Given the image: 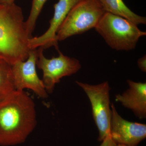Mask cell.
Returning a JSON list of instances; mask_svg holds the SVG:
<instances>
[{"label":"cell","mask_w":146,"mask_h":146,"mask_svg":"<svg viewBox=\"0 0 146 146\" xmlns=\"http://www.w3.org/2000/svg\"><path fill=\"white\" fill-rule=\"evenodd\" d=\"M38 48L36 65L43 72L42 80L48 94L52 93L55 85L60 82L62 78L75 74L81 68L78 60L64 55L59 50L58 57L48 59L44 56V49Z\"/></svg>","instance_id":"6"},{"label":"cell","mask_w":146,"mask_h":146,"mask_svg":"<svg viewBox=\"0 0 146 146\" xmlns=\"http://www.w3.org/2000/svg\"><path fill=\"white\" fill-rule=\"evenodd\" d=\"M105 11L98 0H80L68 13L56 34L58 42L95 28Z\"/></svg>","instance_id":"4"},{"label":"cell","mask_w":146,"mask_h":146,"mask_svg":"<svg viewBox=\"0 0 146 146\" xmlns=\"http://www.w3.org/2000/svg\"><path fill=\"white\" fill-rule=\"evenodd\" d=\"M110 137L117 145L137 146L146 137V125L125 119L111 104Z\"/></svg>","instance_id":"8"},{"label":"cell","mask_w":146,"mask_h":146,"mask_svg":"<svg viewBox=\"0 0 146 146\" xmlns=\"http://www.w3.org/2000/svg\"><path fill=\"white\" fill-rule=\"evenodd\" d=\"M127 146L126 145H117V146Z\"/></svg>","instance_id":"17"},{"label":"cell","mask_w":146,"mask_h":146,"mask_svg":"<svg viewBox=\"0 0 146 146\" xmlns=\"http://www.w3.org/2000/svg\"><path fill=\"white\" fill-rule=\"evenodd\" d=\"M15 90L12 66L0 58V101Z\"/></svg>","instance_id":"12"},{"label":"cell","mask_w":146,"mask_h":146,"mask_svg":"<svg viewBox=\"0 0 146 146\" xmlns=\"http://www.w3.org/2000/svg\"><path fill=\"white\" fill-rule=\"evenodd\" d=\"M15 0H0V3L4 5H11L14 3Z\"/></svg>","instance_id":"16"},{"label":"cell","mask_w":146,"mask_h":146,"mask_svg":"<svg viewBox=\"0 0 146 146\" xmlns=\"http://www.w3.org/2000/svg\"><path fill=\"white\" fill-rule=\"evenodd\" d=\"M47 1L48 0H32L29 16L27 21L25 22L26 30L30 39L33 37L32 33L34 31L37 18Z\"/></svg>","instance_id":"13"},{"label":"cell","mask_w":146,"mask_h":146,"mask_svg":"<svg viewBox=\"0 0 146 146\" xmlns=\"http://www.w3.org/2000/svg\"><path fill=\"white\" fill-rule=\"evenodd\" d=\"M80 0H58L54 5V13L49 21L50 27L44 34L29 39L30 49L41 48L44 49L54 46L58 50L56 34L58 29L72 8Z\"/></svg>","instance_id":"9"},{"label":"cell","mask_w":146,"mask_h":146,"mask_svg":"<svg viewBox=\"0 0 146 146\" xmlns=\"http://www.w3.org/2000/svg\"><path fill=\"white\" fill-rule=\"evenodd\" d=\"M129 88L115 96V100L130 110L139 119L146 117V83L127 80Z\"/></svg>","instance_id":"10"},{"label":"cell","mask_w":146,"mask_h":146,"mask_svg":"<svg viewBox=\"0 0 146 146\" xmlns=\"http://www.w3.org/2000/svg\"><path fill=\"white\" fill-rule=\"evenodd\" d=\"M29 39L22 8L15 3H0V58L11 65L26 60Z\"/></svg>","instance_id":"2"},{"label":"cell","mask_w":146,"mask_h":146,"mask_svg":"<svg viewBox=\"0 0 146 146\" xmlns=\"http://www.w3.org/2000/svg\"><path fill=\"white\" fill-rule=\"evenodd\" d=\"M38 56V49L31 50L26 60L18 61L11 65L14 85L16 90L31 89L39 98L46 99L48 94L36 73Z\"/></svg>","instance_id":"7"},{"label":"cell","mask_w":146,"mask_h":146,"mask_svg":"<svg viewBox=\"0 0 146 146\" xmlns=\"http://www.w3.org/2000/svg\"><path fill=\"white\" fill-rule=\"evenodd\" d=\"M85 92L91 102L92 115L99 132L98 141L102 142L110 136L111 119L110 87L108 82L98 84L76 81Z\"/></svg>","instance_id":"5"},{"label":"cell","mask_w":146,"mask_h":146,"mask_svg":"<svg viewBox=\"0 0 146 146\" xmlns=\"http://www.w3.org/2000/svg\"><path fill=\"white\" fill-rule=\"evenodd\" d=\"M105 12L121 16L138 25L146 24V18L137 15L127 6L123 0H98Z\"/></svg>","instance_id":"11"},{"label":"cell","mask_w":146,"mask_h":146,"mask_svg":"<svg viewBox=\"0 0 146 146\" xmlns=\"http://www.w3.org/2000/svg\"><path fill=\"white\" fill-rule=\"evenodd\" d=\"M102 143L100 146H116L117 144L111 139L110 136L106 138L102 141Z\"/></svg>","instance_id":"15"},{"label":"cell","mask_w":146,"mask_h":146,"mask_svg":"<svg viewBox=\"0 0 146 146\" xmlns=\"http://www.w3.org/2000/svg\"><path fill=\"white\" fill-rule=\"evenodd\" d=\"M36 123L34 102L24 91L15 90L0 101V145L23 143Z\"/></svg>","instance_id":"1"},{"label":"cell","mask_w":146,"mask_h":146,"mask_svg":"<svg viewBox=\"0 0 146 146\" xmlns=\"http://www.w3.org/2000/svg\"><path fill=\"white\" fill-rule=\"evenodd\" d=\"M138 66L141 71L146 72V55L141 58L137 61Z\"/></svg>","instance_id":"14"},{"label":"cell","mask_w":146,"mask_h":146,"mask_svg":"<svg viewBox=\"0 0 146 146\" xmlns=\"http://www.w3.org/2000/svg\"><path fill=\"white\" fill-rule=\"evenodd\" d=\"M95 29L110 48L117 50L135 48L139 39L146 35L137 25L121 16L105 12Z\"/></svg>","instance_id":"3"}]
</instances>
